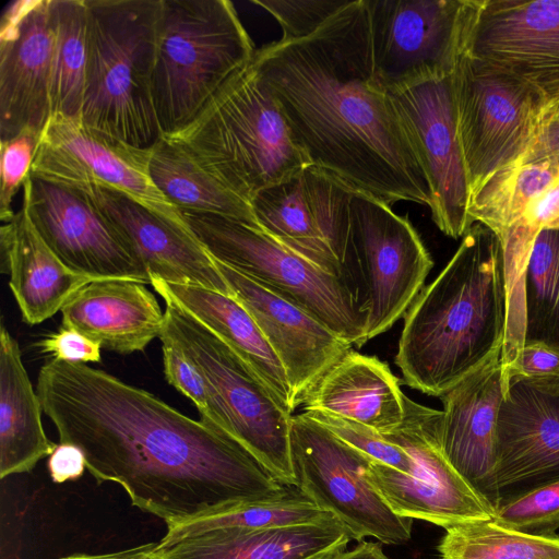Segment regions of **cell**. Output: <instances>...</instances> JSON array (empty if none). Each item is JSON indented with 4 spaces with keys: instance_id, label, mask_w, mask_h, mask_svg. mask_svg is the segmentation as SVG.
<instances>
[{
    "instance_id": "1",
    "label": "cell",
    "mask_w": 559,
    "mask_h": 559,
    "mask_svg": "<svg viewBox=\"0 0 559 559\" xmlns=\"http://www.w3.org/2000/svg\"><path fill=\"white\" fill-rule=\"evenodd\" d=\"M36 392L60 443L82 450L90 474L121 486L167 527L290 489L224 430L87 364L50 359Z\"/></svg>"
},
{
    "instance_id": "2",
    "label": "cell",
    "mask_w": 559,
    "mask_h": 559,
    "mask_svg": "<svg viewBox=\"0 0 559 559\" xmlns=\"http://www.w3.org/2000/svg\"><path fill=\"white\" fill-rule=\"evenodd\" d=\"M252 61L311 165L388 204L429 207L424 170L374 73L366 0L306 38L264 45Z\"/></svg>"
},
{
    "instance_id": "3",
    "label": "cell",
    "mask_w": 559,
    "mask_h": 559,
    "mask_svg": "<svg viewBox=\"0 0 559 559\" xmlns=\"http://www.w3.org/2000/svg\"><path fill=\"white\" fill-rule=\"evenodd\" d=\"M506 324L500 242L489 228L474 223L404 316L395 356L402 382L442 396L502 354Z\"/></svg>"
},
{
    "instance_id": "4",
    "label": "cell",
    "mask_w": 559,
    "mask_h": 559,
    "mask_svg": "<svg viewBox=\"0 0 559 559\" xmlns=\"http://www.w3.org/2000/svg\"><path fill=\"white\" fill-rule=\"evenodd\" d=\"M165 136L250 204L262 190L311 165L252 58L190 123Z\"/></svg>"
},
{
    "instance_id": "5",
    "label": "cell",
    "mask_w": 559,
    "mask_h": 559,
    "mask_svg": "<svg viewBox=\"0 0 559 559\" xmlns=\"http://www.w3.org/2000/svg\"><path fill=\"white\" fill-rule=\"evenodd\" d=\"M87 66L81 121L140 148L160 136L152 99L162 0H85Z\"/></svg>"
},
{
    "instance_id": "6",
    "label": "cell",
    "mask_w": 559,
    "mask_h": 559,
    "mask_svg": "<svg viewBox=\"0 0 559 559\" xmlns=\"http://www.w3.org/2000/svg\"><path fill=\"white\" fill-rule=\"evenodd\" d=\"M255 49L228 0H162L152 99L162 136L202 110Z\"/></svg>"
},
{
    "instance_id": "7",
    "label": "cell",
    "mask_w": 559,
    "mask_h": 559,
    "mask_svg": "<svg viewBox=\"0 0 559 559\" xmlns=\"http://www.w3.org/2000/svg\"><path fill=\"white\" fill-rule=\"evenodd\" d=\"M212 258L299 305L357 347L366 343L367 312L340 276L238 219L180 211Z\"/></svg>"
},
{
    "instance_id": "8",
    "label": "cell",
    "mask_w": 559,
    "mask_h": 559,
    "mask_svg": "<svg viewBox=\"0 0 559 559\" xmlns=\"http://www.w3.org/2000/svg\"><path fill=\"white\" fill-rule=\"evenodd\" d=\"M168 334L214 386L227 432L280 484L295 487L290 454L293 415L261 378L219 337L174 300L163 297Z\"/></svg>"
},
{
    "instance_id": "9",
    "label": "cell",
    "mask_w": 559,
    "mask_h": 559,
    "mask_svg": "<svg viewBox=\"0 0 559 559\" xmlns=\"http://www.w3.org/2000/svg\"><path fill=\"white\" fill-rule=\"evenodd\" d=\"M433 261L407 217L354 191L345 281L367 312L366 342L388 331L424 288Z\"/></svg>"
},
{
    "instance_id": "10",
    "label": "cell",
    "mask_w": 559,
    "mask_h": 559,
    "mask_svg": "<svg viewBox=\"0 0 559 559\" xmlns=\"http://www.w3.org/2000/svg\"><path fill=\"white\" fill-rule=\"evenodd\" d=\"M451 76L472 199L493 174L526 154L547 102L519 78L463 49Z\"/></svg>"
},
{
    "instance_id": "11",
    "label": "cell",
    "mask_w": 559,
    "mask_h": 559,
    "mask_svg": "<svg viewBox=\"0 0 559 559\" xmlns=\"http://www.w3.org/2000/svg\"><path fill=\"white\" fill-rule=\"evenodd\" d=\"M290 454L297 488L336 518L352 539L406 544L413 519L400 516L368 478L371 457L342 441L305 413L293 415Z\"/></svg>"
},
{
    "instance_id": "12",
    "label": "cell",
    "mask_w": 559,
    "mask_h": 559,
    "mask_svg": "<svg viewBox=\"0 0 559 559\" xmlns=\"http://www.w3.org/2000/svg\"><path fill=\"white\" fill-rule=\"evenodd\" d=\"M442 411L414 402L405 395L402 425L389 441L413 459L409 474L371 460L370 484L400 516L423 520L444 530L466 523L491 521L493 507L449 463L439 442Z\"/></svg>"
},
{
    "instance_id": "13",
    "label": "cell",
    "mask_w": 559,
    "mask_h": 559,
    "mask_svg": "<svg viewBox=\"0 0 559 559\" xmlns=\"http://www.w3.org/2000/svg\"><path fill=\"white\" fill-rule=\"evenodd\" d=\"M451 74L417 78L389 93L426 176L431 217L443 234L457 239L473 224Z\"/></svg>"
},
{
    "instance_id": "14",
    "label": "cell",
    "mask_w": 559,
    "mask_h": 559,
    "mask_svg": "<svg viewBox=\"0 0 559 559\" xmlns=\"http://www.w3.org/2000/svg\"><path fill=\"white\" fill-rule=\"evenodd\" d=\"M148 159L150 147L140 148L91 129L80 118L53 115L43 130L31 175L71 189H114L188 226L180 210L153 183Z\"/></svg>"
},
{
    "instance_id": "15",
    "label": "cell",
    "mask_w": 559,
    "mask_h": 559,
    "mask_svg": "<svg viewBox=\"0 0 559 559\" xmlns=\"http://www.w3.org/2000/svg\"><path fill=\"white\" fill-rule=\"evenodd\" d=\"M374 73L389 91L451 74L464 46L472 0H366Z\"/></svg>"
},
{
    "instance_id": "16",
    "label": "cell",
    "mask_w": 559,
    "mask_h": 559,
    "mask_svg": "<svg viewBox=\"0 0 559 559\" xmlns=\"http://www.w3.org/2000/svg\"><path fill=\"white\" fill-rule=\"evenodd\" d=\"M353 193L323 169L307 165L259 192L251 205L263 231L345 281Z\"/></svg>"
},
{
    "instance_id": "17",
    "label": "cell",
    "mask_w": 559,
    "mask_h": 559,
    "mask_svg": "<svg viewBox=\"0 0 559 559\" xmlns=\"http://www.w3.org/2000/svg\"><path fill=\"white\" fill-rule=\"evenodd\" d=\"M22 189L34 227L68 269L92 280L151 284L146 269L84 193L32 175Z\"/></svg>"
},
{
    "instance_id": "18",
    "label": "cell",
    "mask_w": 559,
    "mask_h": 559,
    "mask_svg": "<svg viewBox=\"0 0 559 559\" xmlns=\"http://www.w3.org/2000/svg\"><path fill=\"white\" fill-rule=\"evenodd\" d=\"M502 383L496 428L497 507L559 479V377L513 373Z\"/></svg>"
},
{
    "instance_id": "19",
    "label": "cell",
    "mask_w": 559,
    "mask_h": 559,
    "mask_svg": "<svg viewBox=\"0 0 559 559\" xmlns=\"http://www.w3.org/2000/svg\"><path fill=\"white\" fill-rule=\"evenodd\" d=\"M463 50L559 97V0H473Z\"/></svg>"
},
{
    "instance_id": "20",
    "label": "cell",
    "mask_w": 559,
    "mask_h": 559,
    "mask_svg": "<svg viewBox=\"0 0 559 559\" xmlns=\"http://www.w3.org/2000/svg\"><path fill=\"white\" fill-rule=\"evenodd\" d=\"M55 40L50 0H14L0 22V141L43 132L51 117Z\"/></svg>"
},
{
    "instance_id": "21",
    "label": "cell",
    "mask_w": 559,
    "mask_h": 559,
    "mask_svg": "<svg viewBox=\"0 0 559 559\" xmlns=\"http://www.w3.org/2000/svg\"><path fill=\"white\" fill-rule=\"evenodd\" d=\"M214 262L281 360L296 409L353 345L294 301L215 259Z\"/></svg>"
},
{
    "instance_id": "22",
    "label": "cell",
    "mask_w": 559,
    "mask_h": 559,
    "mask_svg": "<svg viewBox=\"0 0 559 559\" xmlns=\"http://www.w3.org/2000/svg\"><path fill=\"white\" fill-rule=\"evenodd\" d=\"M74 190L106 216L151 277L234 296L214 259L188 226L173 223L114 189L88 186Z\"/></svg>"
},
{
    "instance_id": "23",
    "label": "cell",
    "mask_w": 559,
    "mask_h": 559,
    "mask_svg": "<svg viewBox=\"0 0 559 559\" xmlns=\"http://www.w3.org/2000/svg\"><path fill=\"white\" fill-rule=\"evenodd\" d=\"M503 396L501 355L440 396L441 450L453 468L495 509L496 428Z\"/></svg>"
},
{
    "instance_id": "24",
    "label": "cell",
    "mask_w": 559,
    "mask_h": 559,
    "mask_svg": "<svg viewBox=\"0 0 559 559\" xmlns=\"http://www.w3.org/2000/svg\"><path fill=\"white\" fill-rule=\"evenodd\" d=\"M61 313V325L122 355L143 352L159 338L165 324V312L153 293L132 280H94L67 301Z\"/></svg>"
},
{
    "instance_id": "25",
    "label": "cell",
    "mask_w": 559,
    "mask_h": 559,
    "mask_svg": "<svg viewBox=\"0 0 559 559\" xmlns=\"http://www.w3.org/2000/svg\"><path fill=\"white\" fill-rule=\"evenodd\" d=\"M350 540L333 516L295 525L207 532L157 544L151 559H330Z\"/></svg>"
},
{
    "instance_id": "26",
    "label": "cell",
    "mask_w": 559,
    "mask_h": 559,
    "mask_svg": "<svg viewBox=\"0 0 559 559\" xmlns=\"http://www.w3.org/2000/svg\"><path fill=\"white\" fill-rule=\"evenodd\" d=\"M1 272L23 321L39 324L61 311L83 286L94 281L68 269L49 249L34 227L25 206L0 228Z\"/></svg>"
},
{
    "instance_id": "27",
    "label": "cell",
    "mask_w": 559,
    "mask_h": 559,
    "mask_svg": "<svg viewBox=\"0 0 559 559\" xmlns=\"http://www.w3.org/2000/svg\"><path fill=\"white\" fill-rule=\"evenodd\" d=\"M301 406L304 412L337 415L391 435L404 420L405 395L385 362L350 349L321 377Z\"/></svg>"
},
{
    "instance_id": "28",
    "label": "cell",
    "mask_w": 559,
    "mask_h": 559,
    "mask_svg": "<svg viewBox=\"0 0 559 559\" xmlns=\"http://www.w3.org/2000/svg\"><path fill=\"white\" fill-rule=\"evenodd\" d=\"M151 285L227 344L293 414L285 369L250 312L234 297L203 287L169 284L151 277Z\"/></svg>"
},
{
    "instance_id": "29",
    "label": "cell",
    "mask_w": 559,
    "mask_h": 559,
    "mask_svg": "<svg viewBox=\"0 0 559 559\" xmlns=\"http://www.w3.org/2000/svg\"><path fill=\"white\" fill-rule=\"evenodd\" d=\"M43 406L16 340L0 326V477L31 472L57 448L45 433Z\"/></svg>"
},
{
    "instance_id": "30",
    "label": "cell",
    "mask_w": 559,
    "mask_h": 559,
    "mask_svg": "<svg viewBox=\"0 0 559 559\" xmlns=\"http://www.w3.org/2000/svg\"><path fill=\"white\" fill-rule=\"evenodd\" d=\"M155 187L180 211L214 214L260 228L252 205L205 171L179 144L160 136L150 147Z\"/></svg>"
},
{
    "instance_id": "31",
    "label": "cell",
    "mask_w": 559,
    "mask_h": 559,
    "mask_svg": "<svg viewBox=\"0 0 559 559\" xmlns=\"http://www.w3.org/2000/svg\"><path fill=\"white\" fill-rule=\"evenodd\" d=\"M55 40L50 73L51 116L80 118L87 66L85 0H50Z\"/></svg>"
},
{
    "instance_id": "32",
    "label": "cell",
    "mask_w": 559,
    "mask_h": 559,
    "mask_svg": "<svg viewBox=\"0 0 559 559\" xmlns=\"http://www.w3.org/2000/svg\"><path fill=\"white\" fill-rule=\"evenodd\" d=\"M558 179L559 167L549 160H518L493 174L473 195L471 223L485 225L499 238Z\"/></svg>"
},
{
    "instance_id": "33",
    "label": "cell",
    "mask_w": 559,
    "mask_h": 559,
    "mask_svg": "<svg viewBox=\"0 0 559 559\" xmlns=\"http://www.w3.org/2000/svg\"><path fill=\"white\" fill-rule=\"evenodd\" d=\"M333 518L322 511L297 488L290 487L283 497L241 502L214 513L168 527L159 546L190 536L223 530H257L325 521Z\"/></svg>"
},
{
    "instance_id": "34",
    "label": "cell",
    "mask_w": 559,
    "mask_h": 559,
    "mask_svg": "<svg viewBox=\"0 0 559 559\" xmlns=\"http://www.w3.org/2000/svg\"><path fill=\"white\" fill-rule=\"evenodd\" d=\"M524 344L559 350V228L542 229L524 275Z\"/></svg>"
},
{
    "instance_id": "35",
    "label": "cell",
    "mask_w": 559,
    "mask_h": 559,
    "mask_svg": "<svg viewBox=\"0 0 559 559\" xmlns=\"http://www.w3.org/2000/svg\"><path fill=\"white\" fill-rule=\"evenodd\" d=\"M437 549L440 559H559V536L479 521L447 528Z\"/></svg>"
},
{
    "instance_id": "36",
    "label": "cell",
    "mask_w": 559,
    "mask_h": 559,
    "mask_svg": "<svg viewBox=\"0 0 559 559\" xmlns=\"http://www.w3.org/2000/svg\"><path fill=\"white\" fill-rule=\"evenodd\" d=\"M559 228V179L535 198L524 213L498 238L502 252L508 309H524V275L542 229Z\"/></svg>"
},
{
    "instance_id": "37",
    "label": "cell",
    "mask_w": 559,
    "mask_h": 559,
    "mask_svg": "<svg viewBox=\"0 0 559 559\" xmlns=\"http://www.w3.org/2000/svg\"><path fill=\"white\" fill-rule=\"evenodd\" d=\"M159 340L167 382L193 402L201 419L227 432L221 401L203 371L168 334L162 331Z\"/></svg>"
},
{
    "instance_id": "38",
    "label": "cell",
    "mask_w": 559,
    "mask_h": 559,
    "mask_svg": "<svg viewBox=\"0 0 559 559\" xmlns=\"http://www.w3.org/2000/svg\"><path fill=\"white\" fill-rule=\"evenodd\" d=\"M493 521L532 535H554L559 528V479L500 503Z\"/></svg>"
},
{
    "instance_id": "39",
    "label": "cell",
    "mask_w": 559,
    "mask_h": 559,
    "mask_svg": "<svg viewBox=\"0 0 559 559\" xmlns=\"http://www.w3.org/2000/svg\"><path fill=\"white\" fill-rule=\"evenodd\" d=\"M302 413L329 429L342 441L372 460L406 474L412 472L414 465L412 456L403 448L389 441L374 429L358 421L329 413L318 411Z\"/></svg>"
},
{
    "instance_id": "40",
    "label": "cell",
    "mask_w": 559,
    "mask_h": 559,
    "mask_svg": "<svg viewBox=\"0 0 559 559\" xmlns=\"http://www.w3.org/2000/svg\"><path fill=\"white\" fill-rule=\"evenodd\" d=\"M350 0H251L281 25V40H297L317 32Z\"/></svg>"
},
{
    "instance_id": "41",
    "label": "cell",
    "mask_w": 559,
    "mask_h": 559,
    "mask_svg": "<svg viewBox=\"0 0 559 559\" xmlns=\"http://www.w3.org/2000/svg\"><path fill=\"white\" fill-rule=\"evenodd\" d=\"M41 133L25 130L9 140L1 141V223L11 222L15 216L12 203L20 188H23L31 175Z\"/></svg>"
},
{
    "instance_id": "42",
    "label": "cell",
    "mask_w": 559,
    "mask_h": 559,
    "mask_svg": "<svg viewBox=\"0 0 559 559\" xmlns=\"http://www.w3.org/2000/svg\"><path fill=\"white\" fill-rule=\"evenodd\" d=\"M35 347L56 359L69 362H99L102 359L100 344L72 326L60 325L57 332L36 342Z\"/></svg>"
},
{
    "instance_id": "43",
    "label": "cell",
    "mask_w": 559,
    "mask_h": 559,
    "mask_svg": "<svg viewBox=\"0 0 559 559\" xmlns=\"http://www.w3.org/2000/svg\"><path fill=\"white\" fill-rule=\"evenodd\" d=\"M526 377H559V350L540 344H524L515 360L502 371Z\"/></svg>"
},
{
    "instance_id": "44",
    "label": "cell",
    "mask_w": 559,
    "mask_h": 559,
    "mask_svg": "<svg viewBox=\"0 0 559 559\" xmlns=\"http://www.w3.org/2000/svg\"><path fill=\"white\" fill-rule=\"evenodd\" d=\"M549 160L559 167V118L544 111L535 138L521 163Z\"/></svg>"
},
{
    "instance_id": "45",
    "label": "cell",
    "mask_w": 559,
    "mask_h": 559,
    "mask_svg": "<svg viewBox=\"0 0 559 559\" xmlns=\"http://www.w3.org/2000/svg\"><path fill=\"white\" fill-rule=\"evenodd\" d=\"M85 468V456L74 444L59 443L48 459L49 475L56 484L80 478Z\"/></svg>"
},
{
    "instance_id": "46",
    "label": "cell",
    "mask_w": 559,
    "mask_h": 559,
    "mask_svg": "<svg viewBox=\"0 0 559 559\" xmlns=\"http://www.w3.org/2000/svg\"><path fill=\"white\" fill-rule=\"evenodd\" d=\"M157 543H145L124 550L106 554H74L60 559H147L156 548Z\"/></svg>"
},
{
    "instance_id": "47",
    "label": "cell",
    "mask_w": 559,
    "mask_h": 559,
    "mask_svg": "<svg viewBox=\"0 0 559 559\" xmlns=\"http://www.w3.org/2000/svg\"><path fill=\"white\" fill-rule=\"evenodd\" d=\"M330 559H391L379 542H359L353 549L343 550Z\"/></svg>"
},
{
    "instance_id": "48",
    "label": "cell",
    "mask_w": 559,
    "mask_h": 559,
    "mask_svg": "<svg viewBox=\"0 0 559 559\" xmlns=\"http://www.w3.org/2000/svg\"><path fill=\"white\" fill-rule=\"evenodd\" d=\"M544 111L548 115L559 118V97L548 103Z\"/></svg>"
},
{
    "instance_id": "49",
    "label": "cell",
    "mask_w": 559,
    "mask_h": 559,
    "mask_svg": "<svg viewBox=\"0 0 559 559\" xmlns=\"http://www.w3.org/2000/svg\"><path fill=\"white\" fill-rule=\"evenodd\" d=\"M147 559H151V557H150V558H147Z\"/></svg>"
}]
</instances>
